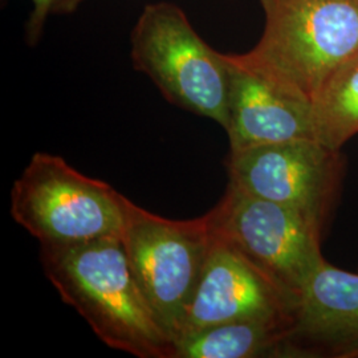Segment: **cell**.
<instances>
[{"label": "cell", "mask_w": 358, "mask_h": 358, "mask_svg": "<svg viewBox=\"0 0 358 358\" xmlns=\"http://www.w3.org/2000/svg\"><path fill=\"white\" fill-rule=\"evenodd\" d=\"M40 259L63 301L105 345L138 358H173L174 344L142 292L120 236L41 245Z\"/></svg>", "instance_id": "1"}, {"label": "cell", "mask_w": 358, "mask_h": 358, "mask_svg": "<svg viewBox=\"0 0 358 358\" xmlns=\"http://www.w3.org/2000/svg\"><path fill=\"white\" fill-rule=\"evenodd\" d=\"M259 3L264 32L239 59L291 96L313 103L328 78L358 53L357 0Z\"/></svg>", "instance_id": "2"}, {"label": "cell", "mask_w": 358, "mask_h": 358, "mask_svg": "<svg viewBox=\"0 0 358 358\" xmlns=\"http://www.w3.org/2000/svg\"><path fill=\"white\" fill-rule=\"evenodd\" d=\"M125 199L63 157L38 152L13 183L11 215L40 245H73L121 238Z\"/></svg>", "instance_id": "3"}, {"label": "cell", "mask_w": 358, "mask_h": 358, "mask_svg": "<svg viewBox=\"0 0 358 358\" xmlns=\"http://www.w3.org/2000/svg\"><path fill=\"white\" fill-rule=\"evenodd\" d=\"M134 69L149 77L167 101L227 127L229 68L171 3L148 4L130 35Z\"/></svg>", "instance_id": "4"}, {"label": "cell", "mask_w": 358, "mask_h": 358, "mask_svg": "<svg viewBox=\"0 0 358 358\" xmlns=\"http://www.w3.org/2000/svg\"><path fill=\"white\" fill-rule=\"evenodd\" d=\"M213 239L207 215L174 220L125 199L121 241L142 292L173 344L182 333Z\"/></svg>", "instance_id": "5"}, {"label": "cell", "mask_w": 358, "mask_h": 358, "mask_svg": "<svg viewBox=\"0 0 358 358\" xmlns=\"http://www.w3.org/2000/svg\"><path fill=\"white\" fill-rule=\"evenodd\" d=\"M206 215L217 236L299 299L325 260L320 250L322 226L291 207L227 185L220 202Z\"/></svg>", "instance_id": "6"}, {"label": "cell", "mask_w": 358, "mask_h": 358, "mask_svg": "<svg viewBox=\"0 0 358 358\" xmlns=\"http://www.w3.org/2000/svg\"><path fill=\"white\" fill-rule=\"evenodd\" d=\"M340 150L316 140L235 150L226 161L229 186L291 207L324 224L343 171Z\"/></svg>", "instance_id": "7"}, {"label": "cell", "mask_w": 358, "mask_h": 358, "mask_svg": "<svg viewBox=\"0 0 358 358\" xmlns=\"http://www.w3.org/2000/svg\"><path fill=\"white\" fill-rule=\"evenodd\" d=\"M297 306V296L284 289L238 248L214 232L205 267L177 341L223 322L296 316Z\"/></svg>", "instance_id": "8"}, {"label": "cell", "mask_w": 358, "mask_h": 358, "mask_svg": "<svg viewBox=\"0 0 358 358\" xmlns=\"http://www.w3.org/2000/svg\"><path fill=\"white\" fill-rule=\"evenodd\" d=\"M229 68L226 131L230 150L259 145L316 140L312 103L280 90L244 64L238 55L224 53Z\"/></svg>", "instance_id": "9"}, {"label": "cell", "mask_w": 358, "mask_h": 358, "mask_svg": "<svg viewBox=\"0 0 358 358\" xmlns=\"http://www.w3.org/2000/svg\"><path fill=\"white\" fill-rule=\"evenodd\" d=\"M294 338L357 356L358 273L321 263L300 294Z\"/></svg>", "instance_id": "10"}, {"label": "cell", "mask_w": 358, "mask_h": 358, "mask_svg": "<svg viewBox=\"0 0 358 358\" xmlns=\"http://www.w3.org/2000/svg\"><path fill=\"white\" fill-rule=\"evenodd\" d=\"M294 334V315L230 321L185 336L176 343L173 358L306 356Z\"/></svg>", "instance_id": "11"}, {"label": "cell", "mask_w": 358, "mask_h": 358, "mask_svg": "<svg viewBox=\"0 0 358 358\" xmlns=\"http://www.w3.org/2000/svg\"><path fill=\"white\" fill-rule=\"evenodd\" d=\"M313 106L317 141L340 150L358 133V53L341 65L316 96Z\"/></svg>", "instance_id": "12"}, {"label": "cell", "mask_w": 358, "mask_h": 358, "mask_svg": "<svg viewBox=\"0 0 358 358\" xmlns=\"http://www.w3.org/2000/svg\"><path fill=\"white\" fill-rule=\"evenodd\" d=\"M57 0H32L34 8L26 24L27 43L36 44L43 34L47 17L53 13V7Z\"/></svg>", "instance_id": "13"}, {"label": "cell", "mask_w": 358, "mask_h": 358, "mask_svg": "<svg viewBox=\"0 0 358 358\" xmlns=\"http://www.w3.org/2000/svg\"><path fill=\"white\" fill-rule=\"evenodd\" d=\"M87 0H57L53 13H72L76 11L77 8Z\"/></svg>", "instance_id": "14"}, {"label": "cell", "mask_w": 358, "mask_h": 358, "mask_svg": "<svg viewBox=\"0 0 358 358\" xmlns=\"http://www.w3.org/2000/svg\"><path fill=\"white\" fill-rule=\"evenodd\" d=\"M357 1H358V0H357Z\"/></svg>", "instance_id": "15"}]
</instances>
